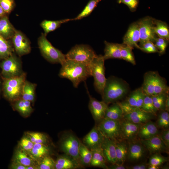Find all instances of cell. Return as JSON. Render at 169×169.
Wrapping results in <instances>:
<instances>
[{
	"instance_id": "cell-1",
	"label": "cell",
	"mask_w": 169,
	"mask_h": 169,
	"mask_svg": "<svg viewBox=\"0 0 169 169\" xmlns=\"http://www.w3.org/2000/svg\"><path fill=\"white\" fill-rule=\"evenodd\" d=\"M61 66L59 76L71 81L75 88L91 76L90 66L84 64L66 59Z\"/></svg>"
},
{
	"instance_id": "cell-2",
	"label": "cell",
	"mask_w": 169,
	"mask_h": 169,
	"mask_svg": "<svg viewBox=\"0 0 169 169\" xmlns=\"http://www.w3.org/2000/svg\"><path fill=\"white\" fill-rule=\"evenodd\" d=\"M128 84L122 79L112 76L106 79L102 96V101L108 105L124 97L128 92Z\"/></svg>"
},
{
	"instance_id": "cell-3",
	"label": "cell",
	"mask_w": 169,
	"mask_h": 169,
	"mask_svg": "<svg viewBox=\"0 0 169 169\" xmlns=\"http://www.w3.org/2000/svg\"><path fill=\"white\" fill-rule=\"evenodd\" d=\"M38 47L43 56L48 61L53 63L62 64L66 60L65 54L54 47L42 33L38 40Z\"/></svg>"
},
{
	"instance_id": "cell-4",
	"label": "cell",
	"mask_w": 169,
	"mask_h": 169,
	"mask_svg": "<svg viewBox=\"0 0 169 169\" xmlns=\"http://www.w3.org/2000/svg\"><path fill=\"white\" fill-rule=\"evenodd\" d=\"M105 60L103 55H97L90 65L95 90L101 95L107 79L105 76Z\"/></svg>"
},
{
	"instance_id": "cell-5",
	"label": "cell",
	"mask_w": 169,
	"mask_h": 169,
	"mask_svg": "<svg viewBox=\"0 0 169 169\" xmlns=\"http://www.w3.org/2000/svg\"><path fill=\"white\" fill-rule=\"evenodd\" d=\"M97 55L92 48L87 44L76 45L65 54L66 59L90 66Z\"/></svg>"
},
{
	"instance_id": "cell-6",
	"label": "cell",
	"mask_w": 169,
	"mask_h": 169,
	"mask_svg": "<svg viewBox=\"0 0 169 169\" xmlns=\"http://www.w3.org/2000/svg\"><path fill=\"white\" fill-rule=\"evenodd\" d=\"M25 81L24 74L6 79L3 84L4 96L12 100L18 98L21 95L23 85Z\"/></svg>"
},
{
	"instance_id": "cell-7",
	"label": "cell",
	"mask_w": 169,
	"mask_h": 169,
	"mask_svg": "<svg viewBox=\"0 0 169 169\" xmlns=\"http://www.w3.org/2000/svg\"><path fill=\"white\" fill-rule=\"evenodd\" d=\"M97 127L104 137L115 142L123 140L121 134L120 120L104 118L100 122Z\"/></svg>"
},
{
	"instance_id": "cell-8",
	"label": "cell",
	"mask_w": 169,
	"mask_h": 169,
	"mask_svg": "<svg viewBox=\"0 0 169 169\" xmlns=\"http://www.w3.org/2000/svg\"><path fill=\"white\" fill-rule=\"evenodd\" d=\"M80 141L71 133L67 132L62 137L60 142L62 150L80 164L79 149Z\"/></svg>"
},
{
	"instance_id": "cell-9",
	"label": "cell",
	"mask_w": 169,
	"mask_h": 169,
	"mask_svg": "<svg viewBox=\"0 0 169 169\" xmlns=\"http://www.w3.org/2000/svg\"><path fill=\"white\" fill-rule=\"evenodd\" d=\"M21 66L18 59L12 54L4 59L1 63L2 74L5 79L20 75L21 73Z\"/></svg>"
},
{
	"instance_id": "cell-10",
	"label": "cell",
	"mask_w": 169,
	"mask_h": 169,
	"mask_svg": "<svg viewBox=\"0 0 169 169\" xmlns=\"http://www.w3.org/2000/svg\"><path fill=\"white\" fill-rule=\"evenodd\" d=\"M154 19L147 16L137 22L140 33V44L147 41H154L156 38L154 30Z\"/></svg>"
},
{
	"instance_id": "cell-11",
	"label": "cell",
	"mask_w": 169,
	"mask_h": 169,
	"mask_svg": "<svg viewBox=\"0 0 169 169\" xmlns=\"http://www.w3.org/2000/svg\"><path fill=\"white\" fill-rule=\"evenodd\" d=\"M104 136L95 126L84 138L83 143L91 150L101 148Z\"/></svg>"
},
{
	"instance_id": "cell-12",
	"label": "cell",
	"mask_w": 169,
	"mask_h": 169,
	"mask_svg": "<svg viewBox=\"0 0 169 169\" xmlns=\"http://www.w3.org/2000/svg\"><path fill=\"white\" fill-rule=\"evenodd\" d=\"M12 38L15 49L19 55H23L30 52L29 41L22 32L16 30Z\"/></svg>"
},
{
	"instance_id": "cell-13",
	"label": "cell",
	"mask_w": 169,
	"mask_h": 169,
	"mask_svg": "<svg viewBox=\"0 0 169 169\" xmlns=\"http://www.w3.org/2000/svg\"><path fill=\"white\" fill-rule=\"evenodd\" d=\"M140 142L150 154L168 152V149L161 139L159 134L148 139L141 140Z\"/></svg>"
},
{
	"instance_id": "cell-14",
	"label": "cell",
	"mask_w": 169,
	"mask_h": 169,
	"mask_svg": "<svg viewBox=\"0 0 169 169\" xmlns=\"http://www.w3.org/2000/svg\"><path fill=\"white\" fill-rule=\"evenodd\" d=\"M87 90L90 98L89 110L95 120L100 122L104 119L108 105L102 100L99 101L92 97Z\"/></svg>"
},
{
	"instance_id": "cell-15",
	"label": "cell",
	"mask_w": 169,
	"mask_h": 169,
	"mask_svg": "<svg viewBox=\"0 0 169 169\" xmlns=\"http://www.w3.org/2000/svg\"><path fill=\"white\" fill-rule=\"evenodd\" d=\"M121 134L122 139L135 140L142 124H135L123 119L120 120Z\"/></svg>"
},
{
	"instance_id": "cell-16",
	"label": "cell",
	"mask_w": 169,
	"mask_h": 169,
	"mask_svg": "<svg viewBox=\"0 0 169 169\" xmlns=\"http://www.w3.org/2000/svg\"><path fill=\"white\" fill-rule=\"evenodd\" d=\"M116 142L104 137L101 148L106 162L111 165L116 164Z\"/></svg>"
},
{
	"instance_id": "cell-17",
	"label": "cell",
	"mask_w": 169,
	"mask_h": 169,
	"mask_svg": "<svg viewBox=\"0 0 169 169\" xmlns=\"http://www.w3.org/2000/svg\"><path fill=\"white\" fill-rule=\"evenodd\" d=\"M140 41V33L138 22L131 24L123 38V44L138 48Z\"/></svg>"
},
{
	"instance_id": "cell-18",
	"label": "cell",
	"mask_w": 169,
	"mask_h": 169,
	"mask_svg": "<svg viewBox=\"0 0 169 169\" xmlns=\"http://www.w3.org/2000/svg\"><path fill=\"white\" fill-rule=\"evenodd\" d=\"M156 115L137 108L128 114L124 115L123 118L135 124H143L155 118Z\"/></svg>"
},
{
	"instance_id": "cell-19",
	"label": "cell",
	"mask_w": 169,
	"mask_h": 169,
	"mask_svg": "<svg viewBox=\"0 0 169 169\" xmlns=\"http://www.w3.org/2000/svg\"><path fill=\"white\" fill-rule=\"evenodd\" d=\"M145 149L141 142L135 140L129 141L127 158L131 161H138L141 159L145 155Z\"/></svg>"
},
{
	"instance_id": "cell-20",
	"label": "cell",
	"mask_w": 169,
	"mask_h": 169,
	"mask_svg": "<svg viewBox=\"0 0 169 169\" xmlns=\"http://www.w3.org/2000/svg\"><path fill=\"white\" fill-rule=\"evenodd\" d=\"M159 133L156 124L150 120L141 125L137 137L140 140H144L150 138L158 135Z\"/></svg>"
},
{
	"instance_id": "cell-21",
	"label": "cell",
	"mask_w": 169,
	"mask_h": 169,
	"mask_svg": "<svg viewBox=\"0 0 169 169\" xmlns=\"http://www.w3.org/2000/svg\"><path fill=\"white\" fill-rule=\"evenodd\" d=\"M104 43L105 48L103 57L105 60L115 58L122 59L120 49L122 44L109 43L106 41Z\"/></svg>"
},
{
	"instance_id": "cell-22",
	"label": "cell",
	"mask_w": 169,
	"mask_h": 169,
	"mask_svg": "<svg viewBox=\"0 0 169 169\" xmlns=\"http://www.w3.org/2000/svg\"><path fill=\"white\" fill-rule=\"evenodd\" d=\"M80 164L71 157L65 154L59 156L55 163V169H74L78 168Z\"/></svg>"
},
{
	"instance_id": "cell-23",
	"label": "cell",
	"mask_w": 169,
	"mask_h": 169,
	"mask_svg": "<svg viewBox=\"0 0 169 169\" xmlns=\"http://www.w3.org/2000/svg\"><path fill=\"white\" fill-rule=\"evenodd\" d=\"M16 29L5 15L0 19V35L5 39L11 38Z\"/></svg>"
},
{
	"instance_id": "cell-24",
	"label": "cell",
	"mask_w": 169,
	"mask_h": 169,
	"mask_svg": "<svg viewBox=\"0 0 169 169\" xmlns=\"http://www.w3.org/2000/svg\"><path fill=\"white\" fill-rule=\"evenodd\" d=\"M146 94L141 87L131 92L125 101L131 105L140 109Z\"/></svg>"
},
{
	"instance_id": "cell-25",
	"label": "cell",
	"mask_w": 169,
	"mask_h": 169,
	"mask_svg": "<svg viewBox=\"0 0 169 169\" xmlns=\"http://www.w3.org/2000/svg\"><path fill=\"white\" fill-rule=\"evenodd\" d=\"M155 72L150 71L144 76L143 83L141 87L146 94L154 95V85Z\"/></svg>"
},
{
	"instance_id": "cell-26",
	"label": "cell",
	"mask_w": 169,
	"mask_h": 169,
	"mask_svg": "<svg viewBox=\"0 0 169 169\" xmlns=\"http://www.w3.org/2000/svg\"><path fill=\"white\" fill-rule=\"evenodd\" d=\"M116 164L123 165L127 158L128 146L125 142L121 141L116 142Z\"/></svg>"
},
{
	"instance_id": "cell-27",
	"label": "cell",
	"mask_w": 169,
	"mask_h": 169,
	"mask_svg": "<svg viewBox=\"0 0 169 169\" xmlns=\"http://www.w3.org/2000/svg\"><path fill=\"white\" fill-rule=\"evenodd\" d=\"M71 20H73V18H67L56 21L45 20L41 23L40 25L44 31V34L46 36L49 32L59 27L62 24Z\"/></svg>"
},
{
	"instance_id": "cell-28",
	"label": "cell",
	"mask_w": 169,
	"mask_h": 169,
	"mask_svg": "<svg viewBox=\"0 0 169 169\" xmlns=\"http://www.w3.org/2000/svg\"><path fill=\"white\" fill-rule=\"evenodd\" d=\"M92 157L90 163L92 166L107 169L106 161L104 156L101 148L91 150Z\"/></svg>"
},
{
	"instance_id": "cell-29",
	"label": "cell",
	"mask_w": 169,
	"mask_h": 169,
	"mask_svg": "<svg viewBox=\"0 0 169 169\" xmlns=\"http://www.w3.org/2000/svg\"><path fill=\"white\" fill-rule=\"evenodd\" d=\"M123 116L122 110L118 102L114 103L107 107L104 118L115 120H120Z\"/></svg>"
},
{
	"instance_id": "cell-30",
	"label": "cell",
	"mask_w": 169,
	"mask_h": 169,
	"mask_svg": "<svg viewBox=\"0 0 169 169\" xmlns=\"http://www.w3.org/2000/svg\"><path fill=\"white\" fill-rule=\"evenodd\" d=\"M154 24V30L156 35L158 37L169 41V29L167 24L164 22L155 19Z\"/></svg>"
},
{
	"instance_id": "cell-31",
	"label": "cell",
	"mask_w": 169,
	"mask_h": 169,
	"mask_svg": "<svg viewBox=\"0 0 169 169\" xmlns=\"http://www.w3.org/2000/svg\"><path fill=\"white\" fill-rule=\"evenodd\" d=\"M49 147L45 144H34L33 147L29 152L32 156L36 159H42L49 153Z\"/></svg>"
},
{
	"instance_id": "cell-32",
	"label": "cell",
	"mask_w": 169,
	"mask_h": 169,
	"mask_svg": "<svg viewBox=\"0 0 169 169\" xmlns=\"http://www.w3.org/2000/svg\"><path fill=\"white\" fill-rule=\"evenodd\" d=\"M162 93H169V87L165 80L155 72L153 95Z\"/></svg>"
},
{
	"instance_id": "cell-33",
	"label": "cell",
	"mask_w": 169,
	"mask_h": 169,
	"mask_svg": "<svg viewBox=\"0 0 169 169\" xmlns=\"http://www.w3.org/2000/svg\"><path fill=\"white\" fill-rule=\"evenodd\" d=\"M79 155L80 164L84 166L90 165L92 155V151L81 142L79 147Z\"/></svg>"
},
{
	"instance_id": "cell-34",
	"label": "cell",
	"mask_w": 169,
	"mask_h": 169,
	"mask_svg": "<svg viewBox=\"0 0 169 169\" xmlns=\"http://www.w3.org/2000/svg\"><path fill=\"white\" fill-rule=\"evenodd\" d=\"M35 87L34 84L25 81L21 93L23 99L30 102L33 101L35 98Z\"/></svg>"
},
{
	"instance_id": "cell-35",
	"label": "cell",
	"mask_w": 169,
	"mask_h": 169,
	"mask_svg": "<svg viewBox=\"0 0 169 169\" xmlns=\"http://www.w3.org/2000/svg\"><path fill=\"white\" fill-rule=\"evenodd\" d=\"M14 160L25 166H34L33 165V160L28 156L25 151L21 149L16 151Z\"/></svg>"
},
{
	"instance_id": "cell-36",
	"label": "cell",
	"mask_w": 169,
	"mask_h": 169,
	"mask_svg": "<svg viewBox=\"0 0 169 169\" xmlns=\"http://www.w3.org/2000/svg\"><path fill=\"white\" fill-rule=\"evenodd\" d=\"M101 0H90L81 12L76 17L73 18V20H79L89 15Z\"/></svg>"
},
{
	"instance_id": "cell-37",
	"label": "cell",
	"mask_w": 169,
	"mask_h": 169,
	"mask_svg": "<svg viewBox=\"0 0 169 169\" xmlns=\"http://www.w3.org/2000/svg\"><path fill=\"white\" fill-rule=\"evenodd\" d=\"M15 108L24 116L28 115L33 110L31 102L23 99L18 100L16 102Z\"/></svg>"
},
{
	"instance_id": "cell-38",
	"label": "cell",
	"mask_w": 169,
	"mask_h": 169,
	"mask_svg": "<svg viewBox=\"0 0 169 169\" xmlns=\"http://www.w3.org/2000/svg\"><path fill=\"white\" fill-rule=\"evenodd\" d=\"M133 48L122 44L120 49L122 59L129 62L133 65L136 64L132 50Z\"/></svg>"
},
{
	"instance_id": "cell-39",
	"label": "cell",
	"mask_w": 169,
	"mask_h": 169,
	"mask_svg": "<svg viewBox=\"0 0 169 169\" xmlns=\"http://www.w3.org/2000/svg\"><path fill=\"white\" fill-rule=\"evenodd\" d=\"M12 51L10 44L0 35V59L9 57L12 54Z\"/></svg>"
},
{
	"instance_id": "cell-40",
	"label": "cell",
	"mask_w": 169,
	"mask_h": 169,
	"mask_svg": "<svg viewBox=\"0 0 169 169\" xmlns=\"http://www.w3.org/2000/svg\"><path fill=\"white\" fill-rule=\"evenodd\" d=\"M146 112L152 114L156 116L158 110L154 106L151 95L146 94L143 102L140 108Z\"/></svg>"
},
{
	"instance_id": "cell-41",
	"label": "cell",
	"mask_w": 169,
	"mask_h": 169,
	"mask_svg": "<svg viewBox=\"0 0 169 169\" xmlns=\"http://www.w3.org/2000/svg\"><path fill=\"white\" fill-rule=\"evenodd\" d=\"M156 124L157 127L159 128L163 129H169V112L165 110H161L158 114Z\"/></svg>"
},
{
	"instance_id": "cell-42",
	"label": "cell",
	"mask_w": 169,
	"mask_h": 169,
	"mask_svg": "<svg viewBox=\"0 0 169 169\" xmlns=\"http://www.w3.org/2000/svg\"><path fill=\"white\" fill-rule=\"evenodd\" d=\"M168 94L169 93H162L151 95L154 105L158 111L165 110V101Z\"/></svg>"
},
{
	"instance_id": "cell-43",
	"label": "cell",
	"mask_w": 169,
	"mask_h": 169,
	"mask_svg": "<svg viewBox=\"0 0 169 169\" xmlns=\"http://www.w3.org/2000/svg\"><path fill=\"white\" fill-rule=\"evenodd\" d=\"M27 136L34 144L42 143L45 144L47 140V136L43 133L37 132H28Z\"/></svg>"
},
{
	"instance_id": "cell-44",
	"label": "cell",
	"mask_w": 169,
	"mask_h": 169,
	"mask_svg": "<svg viewBox=\"0 0 169 169\" xmlns=\"http://www.w3.org/2000/svg\"><path fill=\"white\" fill-rule=\"evenodd\" d=\"M167 161V158L162 156L160 153H155L152 154L150 157L148 165L159 166Z\"/></svg>"
},
{
	"instance_id": "cell-45",
	"label": "cell",
	"mask_w": 169,
	"mask_h": 169,
	"mask_svg": "<svg viewBox=\"0 0 169 169\" xmlns=\"http://www.w3.org/2000/svg\"><path fill=\"white\" fill-rule=\"evenodd\" d=\"M138 49L147 53H159V51L155 44L151 41H146L140 44Z\"/></svg>"
},
{
	"instance_id": "cell-46",
	"label": "cell",
	"mask_w": 169,
	"mask_h": 169,
	"mask_svg": "<svg viewBox=\"0 0 169 169\" xmlns=\"http://www.w3.org/2000/svg\"><path fill=\"white\" fill-rule=\"evenodd\" d=\"M38 169H55V162L53 159L48 155L41 159Z\"/></svg>"
},
{
	"instance_id": "cell-47",
	"label": "cell",
	"mask_w": 169,
	"mask_h": 169,
	"mask_svg": "<svg viewBox=\"0 0 169 169\" xmlns=\"http://www.w3.org/2000/svg\"><path fill=\"white\" fill-rule=\"evenodd\" d=\"M154 42H155V44L158 49L159 54H163L165 52L168 41L162 38L156 37Z\"/></svg>"
},
{
	"instance_id": "cell-48",
	"label": "cell",
	"mask_w": 169,
	"mask_h": 169,
	"mask_svg": "<svg viewBox=\"0 0 169 169\" xmlns=\"http://www.w3.org/2000/svg\"><path fill=\"white\" fill-rule=\"evenodd\" d=\"M34 144L27 136L23 137L19 142L21 149L28 153L33 148Z\"/></svg>"
},
{
	"instance_id": "cell-49",
	"label": "cell",
	"mask_w": 169,
	"mask_h": 169,
	"mask_svg": "<svg viewBox=\"0 0 169 169\" xmlns=\"http://www.w3.org/2000/svg\"><path fill=\"white\" fill-rule=\"evenodd\" d=\"M0 5L6 14L9 13L15 6L14 0H0Z\"/></svg>"
},
{
	"instance_id": "cell-50",
	"label": "cell",
	"mask_w": 169,
	"mask_h": 169,
	"mask_svg": "<svg viewBox=\"0 0 169 169\" xmlns=\"http://www.w3.org/2000/svg\"><path fill=\"white\" fill-rule=\"evenodd\" d=\"M118 103L122 110L123 116L131 113L137 108H139L131 105L125 100Z\"/></svg>"
},
{
	"instance_id": "cell-51",
	"label": "cell",
	"mask_w": 169,
	"mask_h": 169,
	"mask_svg": "<svg viewBox=\"0 0 169 169\" xmlns=\"http://www.w3.org/2000/svg\"><path fill=\"white\" fill-rule=\"evenodd\" d=\"M118 2L126 5L131 11L134 12L137 7L139 0H118Z\"/></svg>"
},
{
	"instance_id": "cell-52",
	"label": "cell",
	"mask_w": 169,
	"mask_h": 169,
	"mask_svg": "<svg viewBox=\"0 0 169 169\" xmlns=\"http://www.w3.org/2000/svg\"><path fill=\"white\" fill-rule=\"evenodd\" d=\"M159 135L164 143L168 149L169 147V129H163Z\"/></svg>"
},
{
	"instance_id": "cell-53",
	"label": "cell",
	"mask_w": 169,
	"mask_h": 169,
	"mask_svg": "<svg viewBox=\"0 0 169 169\" xmlns=\"http://www.w3.org/2000/svg\"><path fill=\"white\" fill-rule=\"evenodd\" d=\"M11 168L14 169H31V166H25L14 160L11 165Z\"/></svg>"
},
{
	"instance_id": "cell-54",
	"label": "cell",
	"mask_w": 169,
	"mask_h": 169,
	"mask_svg": "<svg viewBox=\"0 0 169 169\" xmlns=\"http://www.w3.org/2000/svg\"><path fill=\"white\" fill-rule=\"evenodd\" d=\"M148 164L145 163H141L131 166V169H146L147 168Z\"/></svg>"
},
{
	"instance_id": "cell-55",
	"label": "cell",
	"mask_w": 169,
	"mask_h": 169,
	"mask_svg": "<svg viewBox=\"0 0 169 169\" xmlns=\"http://www.w3.org/2000/svg\"><path fill=\"white\" fill-rule=\"evenodd\" d=\"M107 169H125L126 167L123 165H119L117 164L111 165L107 166Z\"/></svg>"
},
{
	"instance_id": "cell-56",
	"label": "cell",
	"mask_w": 169,
	"mask_h": 169,
	"mask_svg": "<svg viewBox=\"0 0 169 169\" xmlns=\"http://www.w3.org/2000/svg\"><path fill=\"white\" fill-rule=\"evenodd\" d=\"M165 110L169 112V94L167 95L165 103Z\"/></svg>"
},
{
	"instance_id": "cell-57",
	"label": "cell",
	"mask_w": 169,
	"mask_h": 169,
	"mask_svg": "<svg viewBox=\"0 0 169 169\" xmlns=\"http://www.w3.org/2000/svg\"><path fill=\"white\" fill-rule=\"evenodd\" d=\"M6 13L0 5V19L6 15Z\"/></svg>"
},
{
	"instance_id": "cell-58",
	"label": "cell",
	"mask_w": 169,
	"mask_h": 169,
	"mask_svg": "<svg viewBox=\"0 0 169 169\" xmlns=\"http://www.w3.org/2000/svg\"><path fill=\"white\" fill-rule=\"evenodd\" d=\"M159 166L154 165H148L147 168L148 169H158Z\"/></svg>"
}]
</instances>
